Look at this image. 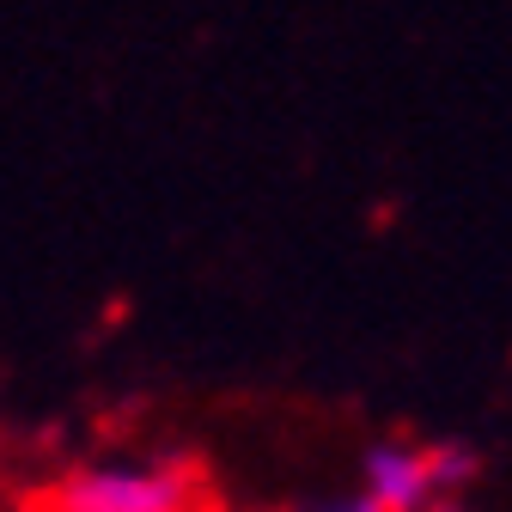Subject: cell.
Returning a JSON list of instances; mask_svg holds the SVG:
<instances>
[{"label": "cell", "instance_id": "277c9868", "mask_svg": "<svg viewBox=\"0 0 512 512\" xmlns=\"http://www.w3.org/2000/svg\"><path fill=\"white\" fill-rule=\"evenodd\" d=\"M427 512H470V506H464V494H439V500H427Z\"/></svg>", "mask_w": 512, "mask_h": 512}, {"label": "cell", "instance_id": "7a4b0ae2", "mask_svg": "<svg viewBox=\"0 0 512 512\" xmlns=\"http://www.w3.org/2000/svg\"><path fill=\"white\" fill-rule=\"evenodd\" d=\"M476 482V452L458 439H378L360 458V494L378 512H427L439 494H464Z\"/></svg>", "mask_w": 512, "mask_h": 512}, {"label": "cell", "instance_id": "3957f363", "mask_svg": "<svg viewBox=\"0 0 512 512\" xmlns=\"http://www.w3.org/2000/svg\"><path fill=\"white\" fill-rule=\"evenodd\" d=\"M311 512H378V506H372L360 488H348V494H330L324 506H311Z\"/></svg>", "mask_w": 512, "mask_h": 512}, {"label": "cell", "instance_id": "6da1fadb", "mask_svg": "<svg viewBox=\"0 0 512 512\" xmlns=\"http://www.w3.org/2000/svg\"><path fill=\"white\" fill-rule=\"evenodd\" d=\"M25 512H214V494L183 458H92L37 482Z\"/></svg>", "mask_w": 512, "mask_h": 512}]
</instances>
